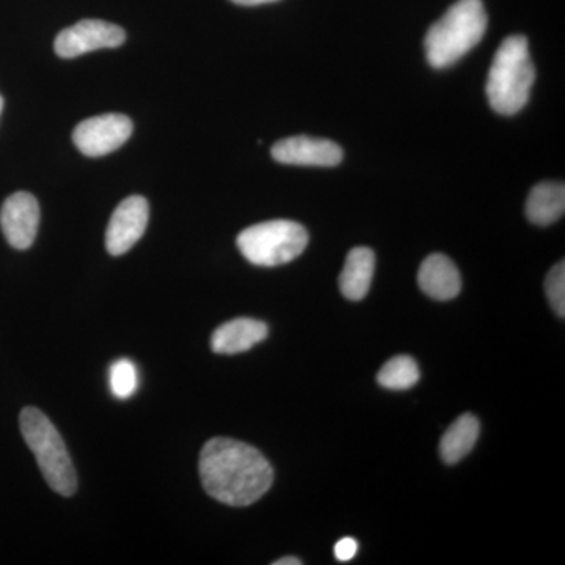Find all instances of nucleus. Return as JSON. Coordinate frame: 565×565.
<instances>
[{
	"instance_id": "f257e3e1",
	"label": "nucleus",
	"mask_w": 565,
	"mask_h": 565,
	"mask_svg": "<svg viewBox=\"0 0 565 565\" xmlns=\"http://www.w3.org/2000/svg\"><path fill=\"white\" fill-rule=\"evenodd\" d=\"M200 478L210 497L233 508L262 500L274 482L266 457L243 441L212 438L200 455Z\"/></svg>"
},
{
	"instance_id": "f03ea898",
	"label": "nucleus",
	"mask_w": 565,
	"mask_h": 565,
	"mask_svg": "<svg viewBox=\"0 0 565 565\" xmlns=\"http://www.w3.org/2000/svg\"><path fill=\"white\" fill-rule=\"evenodd\" d=\"M535 81L533 58L526 36H508L494 52L486 93L497 114H519L530 102Z\"/></svg>"
},
{
	"instance_id": "7ed1b4c3",
	"label": "nucleus",
	"mask_w": 565,
	"mask_h": 565,
	"mask_svg": "<svg viewBox=\"0 0 565 565\" xmlns=\"http://www.w3.org/2000/svg\"><path fill=\"white\" fill-rule=\"evenodd\" d=\"M486 31L487 13L482 0H457L424 39L427 62L437 70L455 65L478 46Z\"/></svg>"
},
{
	"instance_id": "20e7f679",
	"label": "nucleus",
	"mask_w": 565,
	"mask_h": 565,
	"mask_svg": "<svg viewBox=\"0 0 565 565\" xmlns=\"http://www.w3.org/2000/svg\"><path fill=\"white\" fill-rule=\"evenodd\" d=\"M20 426L47 484L62 497H73L77 489L76 470L57 427L35 407L21 412Z\"/></svg>"
},
{
	"instance_id": "39448f33",
	"label": "nucleus",
	"mask_w": 565,
	"mask_h": 565,
	"mask_svg": "<svg viewBox=\"0 0 565 565\" xmlns=\"http://www.w3.org/2000/svg\"><path fill=\"white\" fill-rule=\"evenodd\" d=\"M308 232L292 221H269L253 225L237 236V248L248 263L277 267L302 255Z\"/></svg>"
},
{
	"instance_id": "423d86ee",
	"label": "nucleus",
	"mask_w": 565,
	"mask_h": 565,
	"mask_svg": "<svg viewBox=\"0 0 565 565\" xmlns=\"http://www.w3.org/2000/svg\"><path fill=\"white\" fill-rule=\"evenodd\" d=\"M132 121L126 115H98L79 122L73 140L82 154L102 158L121 148L132 136Z\"/></svg>"
},
{
	"instance_id": "0eeeda50",
	"label": "nucleus",
	"mask_w": 565,
	"mask_h": 565,
	"mask_svg": "<svg viewBox=\"0 0 565 565\" xmlns=\"http://www.w3.org/2000/svg\"><path fill=\"white\" fill-rule=\"evenodd\" d=\"M126 33L120 25L99 20H84L58 33L54 47L58 57L76 58L87 52L121 46Z\"/></svg>"
},
{
	"instance_id": "6e6552de",
	"label": "nucleus",
	"mask_w": 565,
	"mask_h": 565,
	"mask_svg": "<svg viewBox=\"0 0 565 565\" xmlns=\"http://www.w3.org/2000/svg\"><path fill=\"white\" fill-rule=\"evenodd\" d=\"M150 206L147 199L132 195L122 200L111 214L106 232V247L111 256H121L139 243L147 230Z\"/></svg>"
},
{
	"instance_id": "1a4fd4ad",
	"label": "nucleus",
	"mask_w": 565,
	"mask_h": 565,
	"mask_svg": "<svg viewBox=\"0 0 565 565\" xmlns=\"http://www.w3.org/2000/svg\"><path fill=\"white\" fill-rule=\"evenodd\" d=\"M40 206L29 192L10 195L0 211V226L9 244L18 250L32 247L39 233Z\"/></svg>"
},
{
	"instance_id": "9d476101",
	"label": "nucleus",
	"mask_w": 565,
	"mask_h": 565,
	"mask_svg": "<svg viewBox=\"0 0 565 565\" xmlns=\"http://www.w3.org/2000/svg\"><path fill=\"white\" fill-rule=\"evenodd\" d=\"M273 158L286 166L334 167L343 161V150L332 140L297 136L277 141Z\"/></svg>"
},
{
	"instance_id": "9b49d317",
	"label": "nucleus",
	"mask_w": 565,
	"mask_h": 565,
	"mask_svg": "<svg viewBox=\"0 0 565 565\" xmlns=\"http://www.w3.org/2000/svg\"><path fill=\"white\" fill-rule=\"evenodd\" d=\"M267 334H269V327L258 319H233L212 333L211 349L221 355H236L263 343Z\"/></svg>"
},
{
	"instance_id": "f8f14e48",
	"label": "nucleus",
	"mask_w": 565,
	"mask_h": 565,
	"mask_svg": "<svg viewBox=\"0 0 565 565\" xmlns=\"http://www.w3.org/2000/svg\"><path fill=\"white\" fill-rule=\"evenodd\" d=\"M418 285L423 292L440 302L455 299L462 289L459 269L441 253H434L424 259L419 267Z\"/></svg>"
},
{
	"instance_id": "ddd939ff",
	"label": "nucleus",
	"mask_w": 565,
	"mask_h": 565,
	"mask_svg": "<svg viewBox=\"0 0 565 565\" xmlns=\"http://www.w3.org/2000/svg\"><path fill=\"white\" fill-rule=\"evenodd\" d=\"M374 267L375 255L371 248L355 247L349 252L340 275V289L345 299L356 302L366 297L373 282Z\"/></svg>"
},
{
	"instance_id": "4468645a",
	"label": "nucleus",
	"mask_w": 565,
	"mask_h": 565,
	"mask_svg": "<svg viewBox=\"0 0 565 565\" xmlns=\"http://www.w3.org/2000/svg\"><path fill=\"white\" fill-rule=\"evenodd\" d=\"M565 211V188L563 182H539L526 202L527 221L534 225H552L563 217Z\"/></svg>"
},
{
	"instance_id": "2eb2a0df",
	"label": "nucleus",
	"mask_w": 565,
	"mask_h": 565,
	"mask_svg": "<svg viewBox=\"0 0 565 565\" xmlns=\"http://www.w3.org/2000/svg\"><path fill=\"white\" fill-rule=\"evenodd\" d=\"M481 424L475 415L459 416L446 430L440 441V456L445 463L455 465L470 455L479 438Z\"/></svg>"
},
{
	"instance_id": "dca6fc26",
	"label": "nucleus",
	"mask_w": 565,
	"mask_h": 565,
	"mask_svg": "<svg viewBox=\"0 0 565 565\" xmlns=\"http://www.w3.org/2000/svg\"><path fill=\"white\" fill-rule=\"evenodd\" d=\"M419 377L422 374H419L418 363L412 356L399 355L393 356L388 363L384 364V367L379 371L377 382L386 390L403 392L418 384Z\"/></svg>"
},
{
	"instance_id": "f3484780",
	"label": "nucleus",
	"mask_w": 565,
	"mask_h": 565,
	"mask_svg": "<svg viewBox=\"0 0 565 565\" xmlns=\"http://www.w3.org/2000/svg\"><path fill=\"white\" fill-rule=\"evenodd\" d=\"M109 384L111 393L118 399H128L139 386L136 364L128 359L118 360L110 366Z\"/></svg>"
},
{
	"instance_id": "a211bd4d",
	"label": "nucleus",
	"mask_w": 565,
	"mask_h": 565,
	"mask_svg": "<svg viewBox=\"0 0 565 565\" xmlns=\"http://www.w3.org/2000/svg\"><path fill=\"white\" fill-rule=\"evenodd\" d=\"M545 292L553 310L561 319L565 318V264L561 262L545 278Z\"/></svg>"
},
{
	"instance_id": "6ab92c4d",
	"label": "nucleus",
	"mask_w": 565,
	"mask_h": 565,
	"mask_svg": "<svg viewBox=\"0 0 565 565\" xmlns=\"http://www.w3.org/2000/svg\"><path fill=\"white\" fill-rule=\"evenodd\" d=\"M356 553H359V544H356L355 539L344 537L334 545V557L340 563H348L356 556Z\"/></svg>"
},
{
	"instance_id": "aec40b11",
	"label": "nucleus",
	"mask_w": 565,
	"mask_h": 565,
	"mask_svg": "<svg viewBox=\"0 0 565 565\" xmlns=\"http://www.w3.org/2000/svg\"><path fill=\"white\" fill-rule=\"evenodd\" d=\"M232 2L237 3V6L255 7L277 2V0H232Z\"/></svg>"
},
{
	"instance_id": "412c9836",
	"label": "nucleus",
	"mask_w": 565,
	"mask_h": 565,
	"mask_svg": "<svg viewBox=\"0 0 565 565\" xmlns=\"http://www.w3.org/2000/svg\"><path fill=\"white\" fill-rule=\"evenodd\" d=\"M302 561L297 559V557H281V559L275 561L274 565H300Z\"/></svg>"
},
{
	"instance_id": "4be33fe9",
	"label": "nucleus",
	"mask_w": 565,
	"mask_h": 565,
	"mask_svg": "<svg viewBox=\"0 0 565 565\" xmlns=\"http://www.w3.org/2000/svg\"><path fill=\"white\" fill-rule=\"evenodd\" d=\"M3 110V99L2 96H0V114H2Z\"/></svg>"
}]
</instances>
